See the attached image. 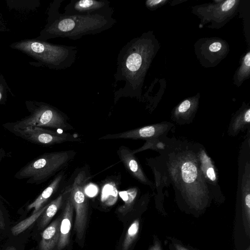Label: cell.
<instances>
[{
  "label": "cell",
  "mask_w": 250,
  "mask_h": 250,
  "mask_svg": "<svg viewBox=\"0 0 250 250\" xmlns=\"http://www.w3.org/2000/svg\"><path fill=\"white\" fill-rule=\"evenodd\" d=\"M162 140L165 146L157 150L160 156L147 159L154 175L171 184L176 193L190 201L208 197L211 191L200 168V144L166 137Z\"/></svg>",
  "instance_id": "obj_1"
},
{
  "label": "cell",
  "mask_w": 250,
  "mask_h": 250,
  "mask_svg": "<svg viewBox=\"0 0 250 250\" xmlns=\"http://www.w3.org/2000/svg\"><path fill=\"white\" fill-rule=\"evenodd\" d=\"M64 0H55L48 12L47 23L41 33L42 41L55 38L77 40L82 37L95 35L112 28L117 22L113 13L85 15H67L59 9Z\"/></svg>",
  "instance_id": "obj_2"
},
{
  "label": "cell",
  "mask_w": 250,
  "mask_h": 250,
  "mask_svg": "<svg viewBox=\"0 0 250 250\" xmlns=\"http://www.w3.org/2000/svg\"><path fill=\"white\" fill-rule=\"evenodd\" d=\"M146 38H134L120 50L117 59L116 72L114 75L115 85L123 83L114 90V102L121 98L138 97L140 95L143 77L147 60Z\"/></svg>",
  "instance_id": "obj_3"
},
{
  "label": "cell",
  "mask_w": 250,
  "mask_h": 250,
  "mask_svg": "<svg viewBox=\"0 0 250 250\" xmlns=\"http://www.w3.org/2000/svg\"><path fill=\"white\" fill-rule=\"evenodd\" d=\"M11 47L33 57L41 65L55 70L71 67L78 53L76 46L54 44L39 40L21 41L13 43Z\"/></svg>",
  "instance_id": "obj_4"
},
{
  "label": "cell",
  "mask_w": 250,
  "mask_h": 250,
  "mask_svg": "<svg viewBox=\"0 0 250 250\" xmlns=\"http://www.w3.org/2000/svg\"><path fill=\"white\" fill-rule=\"evenodd\" d=\"M76 153L74 150H67L42 154L22 167L14 178L26 180L28 184H41L66 167Z\"/></svg>",
  "instance_id": "obj_5"
},
{
  "label": "cell",
  "mask_w": 250,
  "mask_h": 250,
  "mask_svg": "<svg viewBox=\"0 0 250 250\" xmlns=\"http://www.w3.org/2000/svg\"><path fill=\"white\" fill-rule=\"evenodd\" d=\"M26 106L29 115L16 122L6 123L3 127L23 129L39 126L65 131L74 129L68 122L67 116L52 105L43 102L27 101Z\"/></svg>",
  "instance_id": "obj_6"
},
{
  "label": "cell",
  "mask_w": 250,
  "mask_h": 250,
  "mask_svg": "<svg viewBox=\"0 0 250 250\" xmlns=\"http://www.w3.org/2000/svg\"><path fill=\"white\" fill-rule=\"evenodd\" d=\"M86 167L75 170L69 185L64 187L70 198L76 212L74 228L77 237L82 239L84 233L88 209V200L85 194V188L90 178Z\"/></svg>",
  "instance_id": "obj_7"
},
{
  "label": "cell",
  "mask_w": 250,
  "mask_h": 250,
  "mask_svg": "<svg viewBox=\"0 0 250 250\" xmlns=\"http://www.w3.org/2000/svg\"><path fill=\"white\" fill-rule=\"evenodd\" d=\"M6 130L31 143L44 146H52L65 142H81L77 135L66 132H58L39 126L15 128L7 127Z\"/></svg>",
  "instance_id": "obj_8"
},
{
  "label": "cell",
  "mask_w": 250,
  "mask_h": 250,
  "mask_svg": "<svg viewBox=\"0 0 250 250\" xmlns=\"http://www.w3.org/2000/svg\"><path fill=\"white\" fill-rule=\"evenodd\" d=\"M173 125L170 123L156 124L118 133L106 134L99 138V140L130 139L146 141L160 139L166 137Z\"/></svg>",
  "instance_id": "obj_9"
},
{
  "label": "cell",
  "mask_w": 250,
  "mask_h": 250,
  "mask_svg": "<svg viewBox=\"0 0 250 250\" xmlns=\"http://www.w3.org/2000/svg\"><path fill=\"white\" fill-rule=\"evenodd\" d=\"M110 2L107 0H71L65 6L63 14L85 15L113 13Z\"/></svg>",
  "instance_id": "obj_10"
},
{
  "label": "cell",
  "mask_w": 250,
  "mask_h": 250,
  "mask_svg": "<svg viewBox=\"0 0 250 250\" xmlns=\"http://www.w3.org/2000/svg\"><path fill=\"white\" fill-rule=\"evenodd\" d=\"M117 155L124 165L126 170L135 179L143 184L153 187V183L147 178L144 172L141 165L135 156L127 146H121L117 151Z\"/></svg>",
  "instance_id": "obj_11"
},
{
  "label": "cell",
  "mask_w": 250,
  "mask_h": 250,
  "mask_svg": "<svg viewBox=\"0 0 250 250\" xmlns=\"http://www.w3.org/2000/svg\"><path fill=\"white\" fill-rule=\"evenodd\" d=\"M66 193L68 196L66 201L62 217L60 221V236L57 246V250H62L68 244L69 242L74 208L70 198L67 192Z\"/></svg>",
  "instance_id": "obj_12"
},
{
  "label": "cell",
  "mask_w": 250,
  "mask_h": 250,
  "mask_svg": "<svg viewBox=\"0 0 250 250\" xmlns=\"http://www.w3.org/2000/svg\"><path fill=\"white\" fill-rule=\"evenodd\" d=\"M65 173L60 172L49 185L42 191L37 198L28 205L27 209H34L33 214L36 213L43 206L48 199L65 183Z\"/></svg>",
  "instance_id": "obj_13"
},
{
  "label": "cell",
  "mask_w": 250,
  "mask_h": 250,
  "mask_svg": "<svg viewBox=\"0 0 250 250\" xmlns=\"http://www.w3.org/2000/svg\"><path fill=\"white\" fill-rule=\"evenodd\" d=\"M200 168L205 181L211 191L216 188H219V178L215 167L211 158L207 155L204 148L200 145L198 149Z\"/></svg>",
  "instance_id": "obj_14"
},
{
  "label": "cell",
  "mask_w": 250,
  "mask_h": 250,
  "mask_svg": "<svg viewBox=\"0 0 250 250\" xmlns=\"http://www.w3.org/2000/svg\"><path fill=\"white\" fill-rule=\"evenodd\" d=\"M59 218L52 222L41 233L40 250H54L57 246L60 236Z\"/></svg>",
  "instance_id": "obj_15"
},
{
  "label": "cell",
  "mask_w": 250,
  "mask_h": 250,
  "mask_svg": "<svg viewBox=\"0 0 250 250\" xmlns=\"http://www.w3.org/2000/svg\"><path fill=\"white\" fill-rule=\"evenodd\" d=\"M65 192L60 194L56 199L52 201L48 204L42 213V217L40 222L39 228L42 229L44 228L56 214L58 210L62 204Z\"/></svg>",
  "instance_id": "obj_16"
},
{
  "label": "cell",
  "mask_w": 250,
  "mask_h": 250,
  "mask_svg": "<svg viewBox=\"0 0 250 250\" xmlns=\"http://www.w3.org/2000/svg\"><path fill=\"white\" fill-rule=\"evenodd\" d=\"M138 191L136 188H132L119 193L124 201V204L118 208L119 212L124 215L131 210L138 194Z\"/></svg>",
  "instance_id": "obj_17"
},
{
  "label": "cell",
  "mask_w": 250,
  "mask_h": 250,
  "mask_svg": "<svg viewBox=\"0 0 250 250\" xmlns=\"http://www.w3.org/2000/svg\"><path fill=\"white\" fill-rule=\"evenodd\" d=\"M250 123V109H247L244 114L238 116L230 122L229 131L230 135H235L241 130L249 126Z\"/></svg>",
  "instance_id": "obj_18"
},
{
  "label": "cell",
  "mask_w": 250,
  "mask_h": 250,
  "mask_svg": "<svg viewBox=\"0 0 250 250\" xmlns=\"http://www.w3.org/2000/svg\"><path fill=\"white\" fill-rule=\"evenodd\" d=\"M139 229V221L137 219L132 222L126 232L122 245L123 250H129L138 235Z\"/></svg>",
  "instance_id": "obj_19"
},
{
  "label": "cell",
  "mask_w": 250,
  "mask_h": 250,
  "mask_svg": "<svg viewBox=\"0 0 250 250\" xmlns=\"http://www.w3.org/2000/svg\"><path fill=\"white\" fill-rule=\"evenodd\" d=\"M190 107L191 103L188 100H185L180 104L177 109L178 113L176 114L177 117L176 119L178 120L177 123L180 119H184L185 115H188L187 112H188Z\"/></svg>",
  "instance_id": "obj_20"
},
{
  "label": "cell",
  "mask_w": 250,
  "mask_h": 250,
  "mask_svg": "<svg viewBox=\"0 0 250 250\" xmlns=\"http://www.w3.org/2000/svg\"><path fill=\"white\" fill-rule=\"evenodd\" d=\"M235 2L236 1L235 0H228L226 1L222 6V10L223 11L229 10L234 6Z\"/></svg>",
  "instance_id": "obj_21"
},
{
  "label": "cell",
  "mask_w": 250,
  "mask_h": 250,
  "mask_svg": "<svg viewBox=\"0 0 250 250\" xmlns=\"http://www.w3.org/2000/svg\"><path fill=\"white\" fill-rule=\"evenodd\" d=\"M222 47V44L219 42L212 43L209 47V49L211 52H217L219 51Z\"/></svg>",
  "instance_id": "obj_22"
},
{
  "label": "cell",
  "mask_w": 250,
  "mask_h": 250,
  "mask_svg": "<svg viewBox=\"0 0 250 250\" xmlns=\"http://www.w3.org/2000/svg\"><path fill=\"white\" fill-rule=\"evenodd\" d=\"M5 88L4 84V82L2 80H0V103L4 99V96L5 94Z\"/></svg>",
  "instance_id": "obj_23"
},
{
  "label": "cell",
  "mask_w": 250,
  "mask_h": 250,
  "mask_svg": "<svg viewBox=\"0 0 250 250\" xmlns=\"http://www.w3.org/2000/svg\"><path fill=\"white\" fill-rule=\"evenodd\" d=\"M5 228V223L1 209L0 207V229H4Z\"/></svg>",
  "instance_id": "obj_24"
},
{
  "label": "cell",
  "mask_w": 250,
  "mask_h": 250,
  "mask_svg": "<svg viewBox=\"0 0 250 250\" xmlns=\"http://www.w3.org/2000/svg\"><path fill=\"white\" fill-rule=\"evenodd\" d=\"M163 1H164L162 0H147L146 2V4L147 6L151 7V6H154V5L158 4L159 3H160Z\"/></svg>",
  "instance_id": "obj_25"
},
{
  "label": "cell",
  "mask_w": 250,
  "mask_h": 250,
  "mask_svg": "<svg viewBox=\"0 0 250 250\" xmlns=\"http://www.w3.org/2000/svg\"><path fill=\"white\" fill-rule=\"evenodd\" d=\"M245 65L249 69L250 66V53L248 52L245 56L244 60Z\"/></svg>",
  "instance_id": "obj_26"
},
{
  "label": "cell",
  "mask_w": 250,
  "mask_h": 250,
  "mask_svg": "<svg viewBox=\"0 0 250 250\" xmlns=\"http://www.w3.org/2000/svg\"><path fill=\"white\" fill-rule=\"evenodd\" d=\"M7 156V154L5 152L4 150L2 148H0V163Z\"/></svg>",
  "instance_id": "obj_27"
},
{
  "label": "cell",
  "mask_w": 250,
  "mask_h": 250,
  "mask_svg": "<svg viewBox=\"0 0 250 250\" xmlns=\"http://www.w3.org/2000/svg\"><path fill=\"white\" fill-rule=\"evenodd\" d=\"M6 250H17L14 247H9L6 249Z\"/></svg>",
  "instance_id": "obj_28"
}]
</instances>
